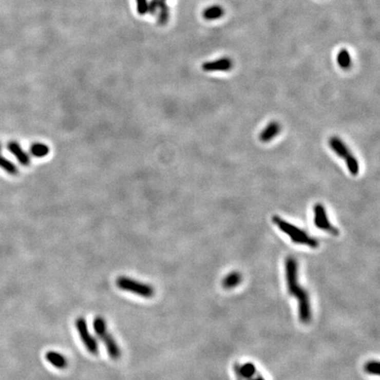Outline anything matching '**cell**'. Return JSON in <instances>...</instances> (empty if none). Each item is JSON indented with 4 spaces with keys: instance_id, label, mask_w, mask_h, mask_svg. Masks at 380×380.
Wrapping results in <instances>:
<instances>
[{
    "instance_id": "obj_1",
    "label": "cell",
    "mask_w": 380,
    "mask_h": 380,
    "mask_svg": "<svg viewBox=\"0 0 380 380\" xmlns=\"http://www.w3.org/2000/svg\"><path fill=\"white\" fill-rule=\"evenodd\" d=\"M285 279L290 294L298 301V315L301 322L307 324L312 319V308L309 295L298 282L297 262L294 258L289 256L285 261Z\"/></svg>"
},
{
    "instance_id": "obj_2",
    "label": "cell",
    "mask_w": 380,
    "mask_h": 380,
    "mask_svg": "<svg viewBox=\"0 0 380 380\" xmlns=\"http://www.w3.org/2000/svg\"><path fill=\"white\" fill-rule=\"evenodd\" d=\"M272 221L280 230L291 238L292 242L296 243L297 245H307L311 249H317L319 246V241L315 238L310 236L306 231L289 223L278 216H273Z\"/></svg>"
},
{
    "instance_id": "obj_3",
    "label": "cell",
    "mask_w": 380,
    "mask_h": 380,
    "mask_svg": "<svg viewBox=\"0 0 380 380\" xmlns=\"http://www.w3.org/2000/svg\"><path fill=\"white\" fill-rule=\"evenodd\" d=\"M92 327L99 340L104 344L105 348L111 358L113 360L119 359L122 356V350L113 335L108 331L107 321L105 320L104 318H102L101 316H97L93 319Z\"/></svg>"
},
{
    "instance_id": "obj_4",
    "label": "cell",
    "mask_w": 380,
    "mask_h": 380,
    "mask_svg": "<svg viewBox=\"0 0 380 380\" xmlns=\"http://www.w3.org/2000/svg\"><path fill=\"white\" fill-rule=\"evenodd\" d=\"M116 284L122 291H128L144 298H150L155 294V290L151 285L128 276H119L116 281Z\"/></svg>"
},
{
    "instance_id": "obj_5",
    "label": "cell",
    "mask_w": 380,
    "mask_h": 380,
    "mask_svg": "<svg viewBox=\"0 0 380 380\" xmlns=\"http://www.w3.org/2000/svg\"><path fill=\"white\" fill-rule=\"evenodd\" d=\"M75 328L78 334L80 335V340L83 343L84 346L88 350L90 354L97 356L99 354L98 341L96 338L91 334L87 321L84 317H80L75 320Z\"/></svg>"
},
{
    "instance_id": "obj_6",
    "label": "cell",
    "mask_w": 380,
    "mask_h": 380,
    "mask_svg": "<svg viewBox=\"0 0 380 380\" xmlns=\"http://www.w3.org/2000/svg\"><path fill=\"white\" fill-rule=\"evenodd\" d=\"M314 212V224L319 230L325 231L334 236L339 235V230L328 220L326 208L321 203H316L313 208Z\"/></svg>"
},
{
    "instance_id": "obj_7",
    "label": "cell",
    "mask_w": 380,
    "mask_h": 380,
    "mask_svg": "<svg viewBox=\"0 0 380 380\" xmlns=\"http://www.w3.org/2000/svg\"><path fill=\"white\" fill-rule=\"evenodd\" d=\"M233 67V63L229 58H222L214 61L205 62L202 65L204 71H228Z\"/></svg>"
},
{
    "instance_id": "obj_8",
    "label": "cell",
    "mask_w": 380,
    "mask_h": 380,
    "mask_svg": "<svg viewBox=\"0 0 380 380\" xmlns=\"http://www.w3.org/2000/svg\"><path fill=\"white\" fill-rule=\"evenodd\" d=\"M7 149L13 156L15 157L18 163L22 164V166H28L30 165V158L26 154V151L22 149L18 143L15 141L9 142V144H7Z\"/></svg>"
},
{
    "instance_id": "obj_9",
    "label": "cell",
    "mask_w": 380,
    "mask_h": 380,
    "mask_svg": "<svg viewBox=\"0 0 380 380\" xmlns=\"http://www.w3.org/2000/svg\"><path fill=\"white\" fill-rule=\"evenodd\" d=\"M328 144L334 154L344 160L352 154L350 153V149L348 148L346 144L337 137H333L330 138L328 141Z\"/></svg>"
},
{
    "instance_id": "obj_10",
    "label": "cell",
    "mask_w": 380,
    "mask_h": 380,
    "mask_svg": "<svg viewBox=\"0 0 380 380\" xmlns=\"http://www.w3.org/2000/svg\"><path fill=\"white\" fill-rule=\"evenodd\" d=\"M45 358L55 368L59 369V370H64V369L67 368V358L64 355H62L61 353L50 350V351H48L46 353Z\"/></svg>"
},
{
    "instance_id": "obj_11",
    "label": "cell",
    "mask_w": 380,
    "mask_h": 380,
    "mask_svg": "<svg viewBox=\"0 0 380 380\" xmlns=\"http://www.w3.org/2000/svg\"><path fill=\"white\" fill-rule=\"evenodd\" d=\"M235 373L239 379H249L257 373V370L254 364L245 363L244 365H235Z\"/></svg>"
},
{
    "instance_id": "obj_12",
    "label": "cell",
    "mask_w": 380,
    "mask_h": 380,
    "mask_svg": "<svg viewBox=\"0 0 380 380\" xmlns=\"http://www.w3.org/2000/svg\"><path fill=\"white\" fill-rule=\"evenodd\" d=\"M280 130H281V126L279 123L272 122L270 124H268L267 127L261 131L260 134V140L263 143H268L278 135Z\"/></svg>"
},
{
    "instance_id": "obj_13",
    "label": "cell",
    "mask_w": 380,
    "mask_h": 380,
    "mask_svg": "<svg viewBox=\"0 0 380 380\" xmlns=\"http://www.w3.org/2000/svg\"><path fill=\"white\" fill-rule=\"evenodd\" d=\"M224 15V10L219 5L210 6L202 11V17L206 21H215L221 18Z\"/></svg>"
},
{
    "instance_id": "obj_14",
    "label": "cell",
    "mask_w": 380,
    "mask_h": 380,
    "mask_svg": "<svg viewBox=\"0 0 380 380\" xmlns=\"http://www.w3.org/2000/svg\"><path fill=\"white\" fill-rule=\"evenodd\" d=\"M336 61L339 66L344 70H348L352 65V60L350 54L346 49H341L338 52Z\"/></svg>"
},
{
    "instance_id": "obj_15",
    "label": "cell",
    "mask_w": 380,
    "mask_h": 380,
    "mask_svg": "<svg viewBox=\"0 0 380 380\" xmlns=\"http://www.w3.org/2000/svg\"><path fill=\"white\" fill-rule=\"evenodd\" d=\"M242 281V276L238 272H232L223 280V286L225 289H232L236 287Z\"/></svg>"
},
{
    "instance_id": "obj_16",
    "label": "cell",
    "mask_w": 380,
    "mask_h": 380,
    "mask_svg": "<svg viewBox=\"0 0 380 380\" xmlns=\"http://www.w3.org/2000/svg\"><path fill=\"white\" fill-rule=\"evenodd\" d=\"M157 13L159 17L160 24H166L169 20V7L166 5V1H163V0L159 1V7H158Z\"/></svg>"
},
{
    "instance_id": "obj_17",
    "label": "cell",
    "mask_w": 380,
    "mask_h": 380,
    "mask_svg": "<svg viewBox=\"0 0 380 380\" xmlns=\"http://www.w3.org/2000/svg\"><path fill=\"white\" fill-rule=\"evenodd\" d=\"M0 168L9 175H18V169L15 164H13L11 160H7L2 155H0Z\"/></svg>"
},
{
    "instance_id": "obj_18",
    "label": "cell",
    "mask_w": 380,
    "mask_h": 380,
    "mask_svg": "<svg viewBox=\"0 0 380 380\" xmlns=\"http://www.w3.org/2000/svg\"><path fill=\"white\" fill-rule=\"evenodd\" d=\"M49 153V148L48 145L41 143H35L32 144L30 147V154L36 158L46 157Z\"/></svg>"
},
{
    "instance_id": "obj_19",
    "label": "cell",
    "mask_w": 380,
    "mask_h": 380,
    "mask_svg": "<svg viewBox=\"0 0 380 380\" xmlns=\"http://www.w3.org/2000/svg\"><path fill=\"white\" fill-rule=\"evenodd\" d=\"M346 160L347 167L350 171V175H352L353 176H356L359 174V164L358 161L356 160V157L354 156L353 154L348 157Z\"/></svg>"
},
{
    "instance_id": "obj_20",
    "label": "cell",
    "mask_w": 380,
    "mask_h": 380,
    "mask_svg": "<svg viewBox=\"0 0 380 380\" xmlns=\"http://www.w3.org/2000/svg\"><path fill=\"white\" fill-rule=\"evenodd\" d=\"M365 370L369 374L378 375V373H379V364L377 361H370L365 365Z\"/></svg>"
},
{
    "instance_id": "obj_21",
    "label": "cell",
    "mask_w": 380,
    "mask_h": 380,
    "mask_svg": "<svg viewBox=\"0 0 380 380\" xmlns=\"http://www.w3.org/2000/svg\"><path fill=\"white\" fill-rule=\"evenodd\" d=\"M148 0H137V9L140 15H144L148 12Z\"/></svg>"
},
{
    "instance_id": "obj_22",
    "label": "cell",
    "mask_w": 380,
    "mask_h": 380,
    "mask_svg": "<svg viewBox=\"0 0 380 380\" xmlns=\"http://www.w3.org/2000/svg\"><path fill=\"white\" fill-rule=\"evenodd\" d=\"M248 380H265V378L262 376H261V375H258V373H256L255 376H253V377H250Z\"/></svg>"
},
{
    "instance_id": "obj_23",
    "label": "cell",
    "mask_w": 380,
    "mask_h": 380,
    "mask_svg": "<svg viewBox=\"0 0 380 380\" xmlns=\"http://www.w3.org/2000/svg\"><path fill=\"white\" fill-rule=\"evenodd\" d=\"M2 150V144H0V151Z\"/></svg>"
},
{
    "instance_id": "obj_24",
    "label": "cell",
    "mask_w": 380,
    "mask_h": 380,
    "mask_svg": "<svg viewBox=\"0 0 380 380\" xmlns=\"http://www.w3.org/2000/svg\"><path fill=\"white\" fill-rule=\"evenodd\" d=\"M163 1H166V0H163Z\"/></svg>"
}]
</instances>
